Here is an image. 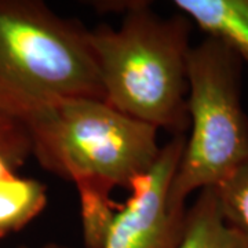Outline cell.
Returning a JSON list of instances; mask_svg holds the SVG:
<instances>
[{
	"mask_svg": "<svg viewBox=\"0 0 248 248\" xmlns=\"http://www.w3.org/2000/svg\"><path fill=\"white\" fill-rule=\"evenodd\" d=\"M66 98L104 99L89 29L40 0H0V113L24 124Z\"/></svg>",
	"mask_w": 248,
	"mask_h": 248,
	"instance_id": "cell-2",
	"label": "cell"
},
{
	"mask_svg": "<svg viewBox=\"0 0 248 248\" xmlns=\"http://www.w3.org/2000/svg\"><path fill=\"white\" fill-rule=\"evenodd\" d=\"M72 182L79 195L84 248H104L108 233L120 210V205H116L110 199L115 186L94 177H79Z\"/></svg>",
	"mask_w": 248,
	"mask_h": 248,
	"instance_id": "cell-8",
	"label": "cell"
},
{
	"mask_svg": "<svg viewBox=\"0 0 248 248\" xmlns=\"http://www.w3.org/2000/svg\"><path fill=\"white\" fill-rule=\"evenodd\" d=\"M46 186L16 172L0 179V237L22 229L43 211Z\"/></svg>",
	"mask_w": 248,
	"mask_h": 248,
	"instance_id": "cell-9",
	"label": "cell"
},
{
	"mask_svg": "<svg viewBox=\"0 0 248 248\" xmlns=\"http://www.w3.org/2000/svg\"><path fill=\"white\" fill-rule=\"evenodd\" d=\"M243 61L223 42L205 36L187 55L189 137L171 184V200L214 187L248 159V115L241 101Z\"/></svg>",
	"mask_w": 248,
	"mask_h": 248,
	"instance_id": "cell-4",
	"label": "cell"
},
{
	"mask_svg": "<svg viewBox=\"0 0 248 248\" xmlns=\"http://www.w3.org/2000/svg\"><path fill=\"white\" fill-rule=\"evenodd\" d=\"M186 135L161 145L152 167L135 178L131 195L120 205L104 248H177L185 231L187 207L171 200V184L185 148Z\"/></svg>",
	"mask_w": 248,
	"mask_h": 248,
	"instance_id": "cell-5",
	"label": "cell"
},
{
	"mask_svg": "<svg viewBox=\"0 0 248 248\" xmlns=\"http://www.w3.org/2000/svg\"><path fill=\"white\" fill-rule=\"evenodd\" d=\"M172 6L248 65V0H174Z\"/></svg>",
	"mask_w": 248,
	"mask_h": 248,
	"instance_id": "cell-6",
	"label": "cell"
},
{
	"mask_svg": "<svg viewBox=\"0 0 248 248\" xmlns=\"http://www.w3.org/2000/svg\"><path fill=\"white\" fill-rule=\"evenodd\" d=\"M14 172H16L14 164H13L4 155L0 153V179H1V178L9 177V175L14 174Z\"/></svg>",
	"mask_w": 248,
	"mask_h": 248,
	"instance_id": "cell-12",
	"label": "cell"
},
{
	"mask_svg": "<svg viewBox=\"0 0 248 248\" xmlns=\"http://www.w3.org/2000/svg\"><path fill=\"white\" fill-rule=\"evenodd\" d=\"M226 223L248 244V159L214 186Z\"/></svg>",
	"mask_w": 248,
	"mask_h": 248,
	"instance_id": "cell-10",
	"label": "cell"
},
{
	"mask_svg": "<svg viewBox=\"0 0 248 248\" xmlns=\"http://www.w3.org/2000/svg\"><path fill=\"white\" fill-rule=\"evenodd\" d=\"M177 248H248V244L223 219L214 187H207L187 207L185 231Z\"/></svg>",
	"mask_w": 248,
	"mask_h": 248,
	"instance_id": "cell-7",
	"label": "cell"
},
{
	"mask_svg": "<svg viewBox=\"0 0 248 248\" xmlns=\"http://www.w3.org/2000/svg\"><path fill=\"white\" fill-rule=\"evenodd\" d=\"M117 29L90 31L104 101L124 115L172 135H185L187 55L193 24L157 14L148 1H125Z\"/></svg>",
	"mask_w": 248,
	"mask_h": 248,
	"instance_id": "cell-1",
	"label": "cell"
},
{
	"mask_svg": "<svg viewBox=\"0 0 248 248\" xmlns=\"http://www.w3.org/2000/svg\"><path fill=\"white\" fill-rule=\"evenodd\" d=\"M0 153L18 169L32 155L27 127L16 119L0 113Z\"/></svg>",
	"mask_w": 248,
	"mask_h": 248,
	"instance_id": "cell-11",
	"label": "cell"
},
{
	"mask_svg": "<svg viewBox=\"0 0 248 248\" xmlns=\"http://www.w3.org/2000/svg\"><path fill=\"white\" fill-rule=\"evenodd\" d=\"M32 156L48 172L130 186L160 153L159 130L97 98H66L27 120Z\"/></svg>",
	"mask_w": 248,
	"mask_h": 248,
	"instance_id": "cell-3",
	"label": "cell"
},
{
	"mask_svg": "<svg viewBox=\"0 0 248 248\" xmlns=\"http://www.w3.org/2000/svg\"><path fill=\"white\" fill-rule=\"evenodd\" d=\"M19 248H71V247H66V246H62V244H57V243H47V244L39 246V247H19Z\"/></svg>",
	"mask_w": 248,
	"mask_h": 248,
	"instance_id": "cell-13",
	"label": "cell"
}]
</instances>
